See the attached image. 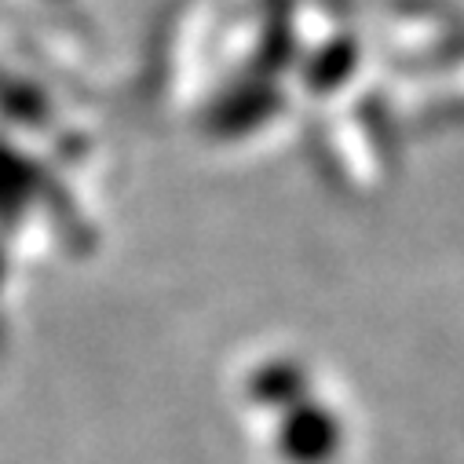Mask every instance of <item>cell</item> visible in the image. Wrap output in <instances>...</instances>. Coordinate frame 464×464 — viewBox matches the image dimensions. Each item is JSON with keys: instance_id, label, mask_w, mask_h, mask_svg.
Listing matches in <instances>:
<instances>
[{"instance_id": "obj_1", "label": "cell", "mask_w": 464, "mask_h": 464, "mask_svg": "<svg viewBox=\"0 0 464 464\" xmlns=\"http://www.w3.org/2000/svg\"><path fill=\"white\" fill-rule=\"evenodd\" d=\"M343 439L347 431L340 413L333 406H322L311 395L278 410L275 453L282 464H336Z\"/></svg>"}]
</instances>
